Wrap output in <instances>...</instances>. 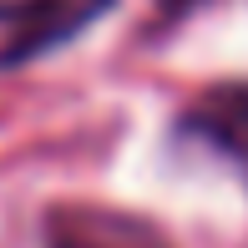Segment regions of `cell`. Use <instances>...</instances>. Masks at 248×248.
<instances>
[{
	"mask_svg": "<svg viewBox=\"0 0 248 248\" xmlns=\"http://www.w3.org/2000/svg\"><path fill=\"white\" fill-rule=\"evenodd\" d=\"M111 5L117 0H0V71L71 46Z\"/></svg>",
	"mask_w": 248,
	"mask_h": 248,
	"instance_id": "1",
	"label": "cell"
},
{
	"mask_svg": "<svg viewBox=\"0 0 248 248\" xmlns=\"http://www.w3.org/2000/svg\"><path fill=\"white\" fill-rule=\"evenodd\" d=\"M183 132L248 167V86H218L183 117Z\"/></svg>",
	"mask_w": 248,
	"mask_h": 248,
	"instance_id": "3",
	"label": "cell"
},
{
	"mask_svg": "<svg viewBox=\"0 0 248 248\" xmlns=\"http://www.w3.org/2000/svg\"><path fill=\"white\" fill-rule=\"evenodd\" d=\"M152 5H157V16H162V20H177V16H187V10L208 5V0H152Z\"/></svg>",
	"mask_w": 248,
	"mask_h": 248,
	"instance_id": "4",
	"label": "cell"
},
{
	"mask_svg": "<svg viewBox=\"0 0 248 248\" xmlns=\"http://www.w3.org/2000/svg\"><path fill=\"white\" fill-rule=\"evenodd\" d=\"M46 248H172L157 223L101 202H61L46 213Z\"/></svg>",
	"mask_w": 248,
	"mask_h": 248,
	"instance_id": "2",
	"label": "cell"
}]
</instances>
